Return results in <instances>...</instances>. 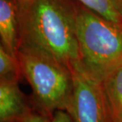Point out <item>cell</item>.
Wrapping results in <instances>:
<instances>
[{"instance_id": "cell-1", "label": "cell", "mask_w": 122, "mask_h": 122, "mask_svg": "<svg viewBox=\"0 0 122 122\" xmlns=\"http://www.w3.org/2000/svg\"><path fill=\"white\" fill-rule=\"evenodd\" d=\"M19 18L20 41L46 51L71 70L80 61L73 0H37Z\"/></svg>"}, {"instance_id": "cell-2", "label": "cell", "mask_w": 122, "mask_h": 122, "mask_svg": "<svg viewBox=\"0 0 122 122\" xmlns=\"http://www.w3.org/2000/svg\"><path fill=\"white\" fill-rule=\"evenodd\" d=\"M17 57L24 79L32 89V98L38 109L51 117L57 110L71 115L74 82L71 70L46 51L21 41Z\"/></svg>"}, {"instance_id": "cell-3", "label": "cell", "mask_w": 122, "mask_h": 122, "mask_svg": "<svg viewBox=\"0 0 122 122\" xmlns=\"http://www.w3.org/2000/svg\"><path fill=\"white\" fill-rule=\"evenodd\" d=\"M80 63L102 80L122 63V25L73 0Z\"/></svg>"}, {"instance_id": "cell-4", "label": "cell", "mask_w": 122, "mask_h": 122, "mask_svg": "<svg viewBox=\"0 0 122 122\" xmlns=\"http://www.w3.org/2000/svg\"><path fill=\"white\" fill-rule=\"evenodd\" d=\"M74 99L71 117L75 122H108L102 80L78 62L71 68Z\"/></svg>"}, {"instance_id": "cell-5", "label": "cell", "mask_w": 122, "mask_h": 122, "mask_svg": "<svg viewBox=\"0 0 122 122\" xmlns=\"http://www.w3.org/2000/svg\"><path fill=\"white\" fill-rule=\"evenodd\" d=\"M18 83L0 80V122H23L35 109L32 97L24 94Z\"/></svg>"}, {"instance_id": "cell-6", "label": "cell", "mask_w": 122, "mask_h": 122, "mask_svg": "<svg viewBox=\"0 0 122 122\" xmlns=\"http://www.w3.org/2000/svg\"><path fill=\"white\" fill-rule=\"evenodd\" d=\"M0 45L17 56L20 42V18L15 0H0Z\"/></svg>"}, {"instance_id": "cell-7", "label": "cell", "mask_w": 122, "mask_h": 122, "mask_svg": "<svg viewBox=\"0 0 122 122\" xmlns=\"http://www.w3.org/2000/svg\"><path fill=\"white\" fill-rule=\"evenodd\" d=\"M108 122H122V63L102 80Z\"/></svg>"}, {"instance_id": "cell-8", "label": "cell", "mask_w": 122, "mask_h": 122, "mask_svg": "<svg viewBox=\"0 0 122 122\" xmlns=\"http://www.w3.org/2000/svg\"><path fill=\"white\" fill-rule=\"evenodd\" d=\"M97 14L122 25V0H75Z\"/></svg>"}, {"instance_id": "cell-9", "label": "cell", "mask_w": 122, "mask_h": 122, "mask_svg": "<svg viewBox=\"0 0 122 122\" xmlns=\"http://www.w3.org/2000/svg\"><path fill=\"white\" fill-rule=\"evenodd\" d=\"M22 78L18 57L0 45V80L19 82Z\"/></svg>"}, {"instance_id": "cell-10", "label": "cell", "mask_w": 122, "mask_h": 122, "mask_svg": "<svg viewBox=\"0 0 122 122\" xmlns=\"http://www.w3.org/2000/svg\"><path fill=\"white\" fill-rule=\"evenodd\" d=\"M52 117L47 115L35 106V109L31 112L23 122H51Z\"/></svg>"}, {"instance_id": "cell-11", "label": "cell", "mask_w": 122, "mask_h": 122, "mask_svg": "<svg viewBox=\"0 0 122 122\" xmlns=\"http://www.w3.org/2000/svg\"><path fill=\"white\" fill-rule=\"evenodd\" d=\"M51 122H75L71 115L67 111L57 110L52 116Z\"/></svg>"}, {"instance_id": "cell-12", "label": "cell", "mask_w": 122, "mask_h": 122, "mask_svg": "<svg viewBox=\"0 0 122 122\" xmlns=\"http://www.w3.org/2000/svg\"><path fill=\"white\" fill-rule=\"evenodd\" d=\"M15 1L17 2V5H18V10L19 12H21L37 0H15Z\"/></svg>"}]
</instances>
